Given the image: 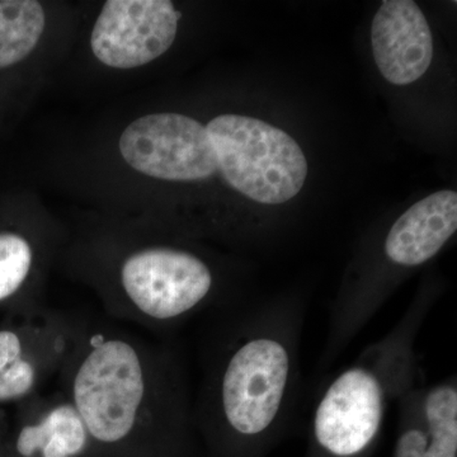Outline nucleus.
Masks as SVG:
<instances>
[{"label": "nucleus", "instance_id": "f257e3e1", "mask_svg": "<svg viewBox=\"0 0 457 457\" xmlns=\"http://www.w3.org/2000/svg\"><path fill=\"white\" fill-rule=\"evenodd\" d=\"M57 378L92 447L126 451L168 441L192 416L173 354L120 328L83 321Z\"/></svg>", "mask_w": 457, "mask_h": 457}, {"label": "nucleus", "instance_id": "f03ea898", "mask_svg": "<svg viewBox=\"0 0 457 457\" xmlns=\"http://www.w3.org/2000/svg\"><path fill=\"white\" fill-rule=\"evenodd\" d=\"M290 312H267L228 338L207 372L200 416L239 438L269 432L284 416L296 366Z\"/></svg>", "mask_w": 457, "mask_h": 457}, {"label": "nucleus", "instance_id": "7ed1b4c3", "mask_svg": "<svg viewBox=\"0 0 457 457\" xmlns=\"http://www.w3.org/2000/svg\"><path fill=\"white\" fill-rule=\"evenodd\" d=\"M423 312V311H422ZM422 312L365 352L320 396L312 420L315 441L337 457L363 453L383 426L387 403L411 387V332Z\"/></svg>", "mask_w": 457, "mask_h": 457}, {"label": "nucleus", "instance_id": "20e7f679", "mask_svg": "<svg viewBox=\"0 0 457 457\" xmlns=\"http://www.w3.org/2000/svg\"><path fill=\"white\" fill-rule=\"evenodd\" d=\"M113 279L104 291L108 314L150 328L173 326L201 312L215 281L206 262L171 246L131 252Z\"/></svg>", "mask_w": 457, "mask_h": 457}, {"label": "nucleus", "instance_id": "39448f33", "mask_svg": "<svg viewBox=\"0 0 457 457\" xmlns=\"http://www.w3.org/2000/svg\"><path fill=\"white\" fill-rule=\"evenodd\" d=\"M218 170L255 203L281 204L296 196L308 177L302 147L275 126L237 114H221L206 126Z\"/></svg>", "mask_w": 457, "mask_h": 457}, {"label": "nucleus", "instance_id": "423d86ee", "mask_svg": "<svg viewBox=\"0 0 457 457\" xmlns=\"http://www.w3.org/2000/svg\"><path fill=\"white\" fill-rule=\"evenodd\" d=\"M82 324L64 312L29 308L0 328V404L42 393L64 368Z\"/></svg>", "mask_w": 457, "mask_h": 457}, {"label": "nucleus", "instance_id": "0eeeda50", "mask_svg": "<svg viewBox=\"0 0 457 457\" xmlns=\"http://www.w3.org/2000/svg\"><path fill=\"white\" fill-rule=\"evenodd\" d=\"M126 163L153 179L194 182L218 171L206 126L188 116L156 113L130 123L120 139Z\"/></svg>", "mask_w": 457, "mask_h": 457}, {"label": "nucleus", "instance_id": "6e6552de", "mask_svg": "<svg viewBox=\"0 0 457 457\" xmlns=\"http://www.w3.org/2000/svg\"><path fill=\"white\" fill-rule=\"evenodd\" d=\"M179 18L170 0H108L96 21L90 46L110 68H139L170 50Z\"/></svg>", "mask_w": 457, "mask_h": 457}, {"label": "nucleus", "instance_id": "1a4fd4ad", "mask_svg": "<svg viewBox=\"0 0 457 457\" xmlns=\"http://www.w3.org/2000/svg\"><path fill=\"white\" fill-rule=\"evenodd\" d=\"M375 62L387 82L408 86L426 74L433 57L431 29L411 0H385L372 21Z\"/></svg>", "mask_w": 457, "mask_h": 457}, {"label": "nucleus", "instance_id": "9d476101", "mask_svg": "<svg viewBox=\"0 0 457 457\" xmlns=\"http://www.w3.org/2000/svg\"><path fill=\"white\" fill-rule=\"evenodd\" d=\"M92 447L73 403L62 390L21 403L14 450L20 457H79Z\"/></svg>", "mask_w": 457, "mask_h": 457}, {"label": "nucleus", "instance_id": "9b49d317", "mask_svg": "<svg viewBox=\"0 0 457 457\" xmlns=\"http://www.w3.org/2000/svg\"><path fill=\"white\" fill-rule=\"evenodd\" d=\"M403 431L394 457H457L455 380L402 396Z\"/></svg>", "mask_w": 457, "mask_h": 457}, {"label": "nucleus", "instance_id": "f8f14e48", "mask_svg": "<svg viewBox=\"0 0 457 457\" xmlns=\"http://www.w3.org/2000/svg\"><path fill=\"white\" fill-rule=\"evenodd\" d=\"M457 194L445 189L418 201L394 222L385 239L387 261L403 269L432 260L456 233Z\"/></svg>", "mask_w": 457, "mask_h": 457}, {"label": "nucleus", "instance_id": "ddd939ff", "mask_svg": "<svg viewBox=\"0 0 457 457\" xmlns=\"http://www.w3.org/2000/svg\"><path fill=\"white\" fill-rule=\"evenodd\" d=\"M45 29L36 0H0V68L16 65L35 50Z\"/></svg>", "mask_w": 457, "mask_h": 457}, {"label": "nucleus", "instance_id": "4468645a", "mask_svg": "<svg viewBox=\"0 0 457 457\" xmlns=\"http://www.w3.org/2000/svg\"><path fill=\"white\" fill-rule=\"evenodd\" d=\"M35 260V249L26 237L0 233V303L12 302L25 291Z\"/></svg>", "mask_w": 457, "mask_h": 457}]
</instances>
